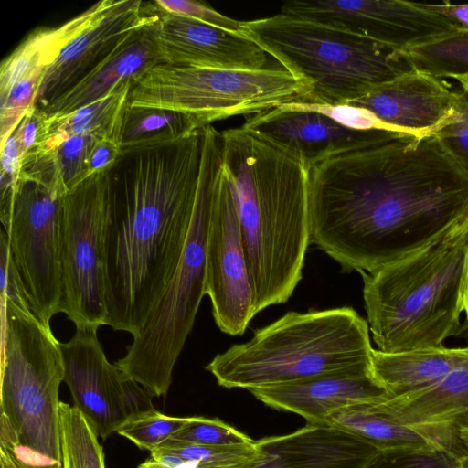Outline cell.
I'll list each match as a JSON object with an SVG mask.
<instances>
[{
  "label": "cell",
  "instance_id": "20",
  "mask_svg": "<svg viewBox=\"0 0 468 468\" xmlns=\"http://www.w3.org/2000/svg\"><path fill=\"white\" fill-rule=\"evenodd\" d=\"M250 392L263 404L292 412L310 424L324 425L334 412L360 402L388 398L371 367L258 388Z\"/></svg>",
  "mask_w": 468,
  "mask_h": 468
},
{
  "label": "cell",
  "instance_id": "12",
  "mask_svg": "<svg viewBox=\"0 0 468 468\" xmlns=\"http://www.w3.org/2000/svg\"><path fill=\"white\" fill-rule=\"evenodd\" d=\"M206 295L217 326L241 335L254 318L253 292L236 202L222 163L218 170L206 250Z\"/></svg>",
  "mask_w": 468,
  "mask_h": 468
},
{
  "label": "cell",
  "instance_id": "19",
  "mask_svg": "<svg viewBox=\"0 0 468 468\" xmlns=\"http://www.w3.org/2000/svg\"><path fill=\"white\" fill-rule=\"evenodd\" d=\"M241 126L293 152L310 165L339 151L408 135L350 129L295 102L253 114Z\"/></svg>",
  "mask_w": 468,
  "mask_h": 468
},
{
  "label": "cell",
  "instance_id": "39",
  "mask_svg": "<svg viewBox=\"0 0 468 468\" xmlns=\"http://www.w3.org/2000/svg\"><path fill=\"white\" fill-rule=\"evenodd\" d=\"M122 156L120 142L110 136L97 139L90 149L86 162V176L109 172Z\"/></svg>",
  "mask_w": 468,
  "mask_h": 468
},
{
  "label": "cell",
  "instance_id": "34",
  "mask_svg": "<svg viewBox=\"0 0 468 468\" xmlns=\"http://www.w3.org/2000/svg\"><path fill=\"white\" fill-rule=\"evenodd\" d=\"M467 455L452 448L380 452L369 468H463Z\"/></svg>",
  "mask_w": 468,
  "mask_h": 468
},
{
  "label": "cell",
  "instance_id": "24",
  "mask_svg": "<svg viewBox=\"0 0 468 468\" xmlns=\"http://www.w3.org/2000/svg\"><path fill=\"white\" fill-rule=\"evenodd\" d=\"M377 403L406 424L450 427L459 431L468 427V359L429 388Z\"/></svg>",
  "mask_w": 468,
  "mask_h": 468
},
{
  "label": "cell",
  "instance_id": "4",
  "mask_svg": "<svg viewBox=\"0 0 468 468\" xmlns=\"http://www.w3.org/2000/svg\"><path fill=\"white\" fill-rule=\"evenodd\" d=\"M467 250L468 216L419 251L360 273L367 322L378 350L437 347L454 336Z\"/></svg>",
  "mask_w": 468,
  "mask_h": 468
},
{
  "label": "cell",
  "instance_id": "37",
  "mask_svg": "<svg viewBox=\"0 0 468 468\" xmlns=\"http://www.w3.org/2000/svg\"><path fill=\"white\" fill-rule=\"evenodd\" d=\"M154 3L162 11L185 16L234 33L246 35L242 27V21L222 15L203 2L193 0H154Z\"/></svg>",
  "mask_w": 468,
  "mask_h": 468
},
{
  "label": "cell",
  "instance_id": "3",
  "mask_svg": "<svg viewBox=\"0 0 468 468\" xmlns=\"http://www.w3.org/2000/svg\"><path fill=\"white\" fill-rule=\"evenodd\" d=\"M253 292V312L286 303L311 243L310 164L242 126L221 132Z\"/></svg>",
  "mask_w": 468,
  "mask_h": 468
},
{
  "label": "cell",
  "instance_id": "41",
  "mask_svg": "<svg viewBox=\"0 0 468 468\" xmlns=\"http://www.w3.org/2000/svg\"><path fill=\"white\" fill-rule=\"evenodd\" d=\"M46 113L37 106L32 107L13 132L22 159L37 145Z\"/></svg>",
  "mask_w": 468,
  "mask_h": 468
},
{
  "label": "cell",
  "instance_id": "42",
  "mask_svg": "<svg viewBox=\"0 0 468 468\" xmlns=\"http://www.w3.org/2000/svg\"><path fill=\"white\" fill-rule=\"evenodd\" d=\"M421 5L450 19L459 28L468 29V4L452 5L449 2H445L441 5L421 4Z\"/></svg>",
  "mask_w": 468,
  "mask_h": 468
},
{
  "label": "cell",
  "instance_id": "18",
  "mask_svg": "<svg viewBox=\"0 0 468 468\" xmlns=\"http://www.w3.org/2000/svg\"><path fill=\"white\" fill-rule=\"evenodd\" d=\"M460 102V92L441 79L410 69L348 104L369 111L401 133L422 138L450 122Z\"/></svg>",
  "mask_w": 468,
  "mask_h": 468
},
{
  "label": "cell",
  "instance_id": "47",
  "mask_svg": "<svg viewBox=\"0 0 468 468\" xmlns=\"http://www.w3.org/2000/svg\"><path fill=\"white\" fill-rule=\"evenodd\" d=\"M459 437L468 452V427L459 430Z\"/></svg>",
  "mask_w": 468,
  "mask_h": 468
},
{
  "label": "cell",
  "instance_id": "26",
  "mask_svg": "<svg viewBox=\"0 0 468 468\" xmlns=\"http://www.w3.org/2000/svg\"><path fill=\"white\" fill-rule=\"evenodd\" d=\"M133 82H124L107 96L60 116L44 120L37 143L32 152H48L70 137L98 133L117 139L121 134L124 112Z\"/></svg>",
  "mask_w": 468,
  "mask_h": 468
},
{
  "label": "cell",
  "instance_id": "48",
  "mask_svg": "<svg viewBox=\"0 0 468 468\" xmlns=\"http://www.w3.org/2000/svg\"><path fill=\"white\" fill-rule=\"evenodd\" d=\"M455 80H457L460 82V84L462 85L463 90L468 91V76H466V77H459V78H456Z\"/></svg>",
  "mask_w": 468,
  "mask_h": 468
},
{
  "label": "cell",
  "instance_id": "7",
  "mask_svg": "<svg viewBox=\"0 0 468 468\" xmlns=\"http://www.w3.org/2000/svg\"><path fill=\"white\" fill-rule=\"evenodd\" d=\"M242 27L284 69L311 85L304 102L348 104L410 69L399 51L297 16L279 13Z\"/></svg>",
  "mask_w": 468,
  "mask_h": 468
},
{
  "label": "cell",
  "instance_id": "5",
  "mask_svg": "<svg viewBox=\"0 0 468 468\" xmlns=\"http://www.w3.org/2000/svg\"><path fill=\"white\" fill-rule=\"evenodd\" d=\"M367 322L352 307L289 312L207 366L226 388L275 386L371 367Z\"/></svg>",
  "mask_w": 468,
  "mask_h": 468
},
{
  "label": "cell",
  "instance_id": "29",
  "mask_svg": "<svg viewBox=\"0 0 468 468\" xmlns=\"http://www.w3.org/2000/svg\"><path fill=\"white\" fill-rule=\"evenodd\" d=\"M62 468H106L98 434L74 405L59 403Z\"/></svg>",
  "mask_w": 468,
  "mask_h": 468
},
{
  "label": "cell",
  "instance_id": "16",
  "mask_svg": "<svg viewBox=\"0 0 468 468\" xmlns=\"http://www.w3.org/2000/svg\"><path fill=\"white\" fill-rule=\"evenodd\" d=\"M158 16L154 2L112 0L99 16L66 44L46 70L36 106L43 109L104 60L132 33Z\"/></svg>",
  "mask_w": 468,
  "mask_h": 468
},
{
  "label": "cell",
  "instance_id": "6",
  "mask_svg": "<svg viewBox=\"0 0 468 468\" xmlns=\"http://www.w3.org/2000/svg\"><path fill=\"white\" fill-rule=\"evenodd\" d=\"M3 356L1 417L16 439L0 431V444L10 448L29 468H62L58 390L64 381L60 342L51 328L9 300H2Z\"/></svg>",
  "mask_w": 468,
  "mask_h": 468
},
{
  "label": "cell",
  "instance_id": "1",
  "mask_svg": "<svg viewBox=\"0 0 468 468\" xmlns=\"http://www.w3.org/2000/svg\"><path fill=\"white\" fill-rule=\"evenodd\" d=\"M311 242L346 271L373 272L468 216V177L431 135L346 149L310 165Z\"/></svg>",
  "mask_w": 468,
  "mask_h": 468
},
{
  "label": "cell",
  "instance_id": "15",
  "mask_svg": "<svg viewBox=\"0 0 468 468\" xmlns=\"http://www.w3.org/2000/svg\"><path fill=\"white\" fill-rule=\"evenodd\" d=\"M102 0L54 27L33 30L0 65V141L16 128L34 106L46 70L62 48L111 4Z\"/></svg>",
  "mask_w": 468,
  "mask_h": 468
},
{
  "label": "cell",
  "instance_id": "27",
  "mask_svg": "<svg viewBox=\"0 0 468 468\" xmlns=\"http://www.w3.org/2000/svg\"><path fill=\"white\" fill-rule=\"evenodd\" d=\"M203 127L197 117L188 113L127 105L121 134L122 154L176 142Z\"/></svg>",
  "mask_w": 468,
  "mask_h": 468
},
{
  "label": "cell",
  "instance_id": "36",
  "mask_svg": "<svg viewBox=\"0 0 468 468\" xmlns=\"http://www.w3.org/2000/svg\"><path fill=\"white\" fill-rule=\"evenodd\" d=\"M295 103L301 108L324 114L350 129L360 131L381 130L399 133L397 129L381 122L369 111L360 107L349 104H324L303 101Z\"/></svg>",
  "mask_w": 468,
  "mask_h": 468
},
{
  "label": "cell",
  "instance_id": "25",
  "mask_svg": "<svg viewBox=\"0 0 468 468\" xmlns=\"http://www.w3.org/2000/svg\"><path fill=\"white\" fill-rule=\"evenodd\" d=\"M467 359L463 347L441 346L396 353L373 349L371 371L388 398H397L434 385Z\"/></svg>",
  "mask_w": 468,
  "mask_h": 468
},
{
  "label": "cell",
  "instance_id": "17",
  "mask_svg": "<svg viewBox=\"0 0 468 468\" xmlns=\"http://www.w3.org/2000/svg\"><path fill=\"white\" fill-rule=\"evenodd\" d=\"M157 10L153 34L161 63L249 70L269 68L268 54L248 36Z\"/></svg>",
  "mask_w": 468,
  "mask_h": 468
},
{
  "label": "cell",
  "instance_id": "44",
  "mask_svg": "<svg viewBox=\"0 0 468 468\" xmlns=\"http://www.w3.org/2000/svg\"><path fill=\"white\" fill-rule=\"evenodd\" d=\"M0 468H29L5 445L0 444Z\"/></svg>",
  "mask_w": 468,
  "mask_h": 468
},
{
  "label": "cell",
  "instance_id": "45",
  "mask_svg": "<svg viewBox=\"0 0 468 468\" xmlns=\"http://www.w3.org/2000/svg\"><path fill=\"white\" fill-rule=\"evenodd\" d=\"M462 309L468 322V250L466 252L462 281Z\"/></svg>",
  "mask_w": 468,
  "mask_h": 468
},
{
  "label": "cell",
  "instance_id": "38",
  "mask_svg": "<svg viewBox=\"0 0 468 468\" xmlns=\"http://www.w3.org/2000/svg\"><path fill=\"white\" fill-rule=\"evenodd\" d=\"M1 299L9 300L23 312L32 314L16 269L12 261L7 241L1 230Z\"/></svg>",
  "mask_w": 468,
  "mask_h": 468
},
{
  "label": "cell",
  "instance_id": "13",
  "mask_svg": "<svg viewBox=\"0 0 468 468\" xmlns=\"http://www.w3.org/2000/svg\"><path fill=\"white\" fill-rule=\"evenodd\" d=\"M60 349L64 382L99 437L106 439L130 417L154 408L153 396L108 361L97 330L76 329Z\"/></svg>",
  "mask_w": 468,
  "mask_h": 468
},
{
  "label": "cell",
  "instance_id": "46",
  "mask_svg": "<svg viewBox=\"0 0 468 468\" xmlns=\"http://www.w3.org/2000/svg\"><path fill=\"white\" fill-rule=\"evenodd\" d=\"M454 336L466 342V346H468V322L463 321V323H461Z\"/></svg>",
  "mask_w": 468,
  "mask_h": 468
},
{
  "label": "cell",
  "instance_id": "10",
  "mask_svg": "<svg viewBox=\"0 0 468 468\" xmlns=\"http://www.w3.org/2000/svg\"><path fill=\"white\" fill-rule=\"evenodd\" d=\"M67 191L27 178L0 198L2 231L33 315L46 327L60 313V230Z\"/></svg>",
  "mask_w": 468,
  "mask_h": 468
},
{
  "label": "cell",
  "instance_id": "11",
  "mask_svg": "<svg viewBox=\"0 0 468 468\" xmlns=\"http://www.w3.org/2000/svg\"><path fill=\"white\" fill-rule=\"evenodd\" d=\"M110 171L92 175L63 198L60 313L76 329L108 325L106 222Z\"/></svg>",
  "mask_w": 468,
  "mask_h": 468
},
{
  "label": "cell",
  "instance_id": "14",
  "mask_svg": "<svg viewBox=\"0 0 468 468\" xmlns=\"http://www.w3.org/2000/svg\"><path fill=\"white\" fill-rule=\"evenodd\" d=\"M280 13L356 35L396 51L459 28L420 3L399 0L290 1L282 5Z\"/></svg>",
  "mask_w": 468,
  "mask_h": 468
},
{
  "label": "cell",
  "instance_id": "22",
  "mask_svg": "<svg viewBox=\"0 0 468 468\" xmlns=\"http://www.w3.org/2000/svg\"><path fill=\"white\" fill-rule=\"evenodd\" d=\"M157 19L132 33L104 60L41 110L48 116L64 115L107 96L124 82L134 84L161 63L153 34Z\"/></svg>",
  "mask_w": 468,
  "mask_h": 468
},
{
  "label": "cell",
  "instance_id": "35",
  "mask_svg": "<svg viewBox=\"0 0 468 468\" xmlns=\"http://www.w3.org/2000/svg\"><path fill=\"white\" fill-rule=\"evenodd\" d=\"M460 92V107L456 116L433 136L441 148L468 177V91Z\"/></svg>",
  "mask_w": 468,
  "mask_h": 468
},
{
  "label": "cell",
  "instance_id": "21",
  "mask_svg": "<svg viewBox=\"0 0 468 468\" xmlns=\"http://www.w3.org/2000/svg\"><path fill=\"white\" fill-rule=\"evenodd\" d=\"M255 468H369L380 452L329 425L308 423L292 433L261 439Z\"/></svg>",
  "mask_w": 468,
  "mask_h": 468
},
{
  "label": "cell",
  "instance_id": "32",
  "mask_svg": "<svg viewBox=\"0 0 468 468\" xmlns=\"http://www.w3.org/2000/svg\"><path fill=\"white\" fill-rule=\"evenodd\" d=\"M103 137L98 133H87L69 138L51 154L59 181L67 190L73 189L87 178L86 162L94 142Z\"/></svg>",
  "mask_w": 468,
  "mask_h": 468
},
{
  "label": "cell",
  "instance_id": "40",
  "mask_svg": "<svg viewBox=\"0 0 468 468\" xmlns=\"http://www.w3.org/2000/svg\"><path fill=\"white\" fill-rule=\"evenodd\" d=\"M0 185L1 198L7 197L20 178L21 158L13 133L1 142Z\"/></svg>",
  "mask_w": 468,
  "mask_h": 468
},
{
  "label": "cell",
  "instance_id": "28",
  "mask_svg": "<svg viewBox=\"0 0 468 468\" xmlns=\"http://www.w3.org/2000/svg\"><path fill=\"white\" fill-rule=\"evenodd\" d=\"M399 55L411 69L438 79L468 76V29L458 28L425 43L401 51Z\"/></svg>",
  "mask_w": 468,
  "mask_h": 468
},
{
  "label": "cell",
  "instance_id": "2",
  "mask_svg": "<svg viewBox=\"0 0 468 468\" xmlns=\"http://www.w3.org/2000/svg\"><path fill=\"white\" fill-rule=\"evenodd\" d=\"M203 128L122 154L110 171L106 222L108 325L133 336L174 276L199 182Z\"/></svg>",
  "mask_w": 468,
  "mask_h": 468
},
{
  "label": "cell",
  "instance_id": "50",
  "mask_svg": "<svg viewBox=\"0 0 468 468\" xmlns=\"http://www.w3.org/2000/svg\"><path fill=\"white\" fill-rule=\"evenodd\" d=\"M463 349L468 353V346H464Z\"/></svg>",
  "mask_w": 468,
  "mask_h": 468
},
{
  "label": "cell",
  "instance_id": "8",
  "mask_svg": "<svg viewBox=\"0 0 468 468\" xmlns=\"http://www.w3.org/2000/svg\"><path fill=\"white\" fill-rule=\"evenodd\" d=\"M222 163L219 140L203 141L193 218L176 272L115 364L153 397L166 395L177 358L206 295V250L215 180Z\"/></svg>",
  "mask_w": 468,
  "mask_h": 468
},
{
  "label": "cell",
  "instance_id": "30",
  "mask_svg": "<svg viewBox=\"0 0 468 468\" xmlns=\"http://www.w3.org/2000/svg\"><path fill=\"white\" fill-rule=\"evenodd\" d=\"M153 452L178 456L186 461V468H255L264 457L257 441L206 446L169 439Z\"/></svg>",
  "mask_w": 468,
  "mask_h": 468
},
{
  "label": "cell",
  "instance_id": "33",
  "mask_svg": "<svg viewBox=\"0 0 468 468\" xmlns=\"http://www.w3.org/2000/svg\"><path fill=\"white\" fill-rule=\"evenodd\" d=\"M170 440L206 445L224 446L253 441L247 434L218 418L189 417L188 421Z\"/></svg>",
  "mask_w": 468,
  "mask_h": 468
},
{
  "label": "cell",
  "instance_id": "43",
  "mask_svg": "<svg viewBox=\"0 0 468 468\" xmlns=\"http://www.w3.org/2000/svg\"><path fill=\"white\" fill-rule=\"evenodd\" d=\"M184 463L185 460L178 456L152 452L150 458L137 468H184Z\"/></svg>",
  "mask_w": 468,
  "mask_h": 468
},
{
  "label": "cell",
  "instance_id": "23",
  "mask_svg": "<svg viewBox=\"0 0 468 468\" xmlns=\"http://www.w3.org/2000/svg\"><path fill=\"white\" fill-rule=\"evenodd\" d=\"M378 401L345 407L331 414L325 425L348 432L380 452L437 448L466 450L457 430L406 424L384 411Z\"/></svg>",
  "mask_w": 468,
  "mask_h": 468
},
{
  "label": "cell",
  "instance_id": "31",
  "mask_svg": "<svg viewBox=\"0 0 468 468\" xmlns=\"http://www.w3.org/2000/svg\"><path fill=\"white\" fill-rule=\"evenodd\" d=\"M189 420L163 414L154 407L127 419L116 431L138 448L153 452L168 441Z\"/></svg>",
  "mask_w": 468,
  "mask_h": 468
},
{
  "label": "cell",
  "instance_id": "9",
  "mask_svg": "<svg viewBox=\"0 0 468 468\" xmlns=\"http://www.w3.org/2000/svg\"><path fill=\"white\" fill-rule=\"evenodd\" d=\"M311 90L283 68L249 70L159 63L133 85L127 105L188 113L207 126L234 115L304 102Z\"/></svg>",
  "mask_w": 468,
  "mask_h": 468
},
{
  "label": "cell",
  "instance_id": "49",
  "mask_svg": "<svg viewBox=\"0 0 468 468\" xmlns=\"http://www.w3.org/2000/svg\"><path fill=\"white\" fill-rule=\"evenodd\" d=\"M463 468H468V455L463 459Z\"/></svg>",
  "mask_w": 468,
  "mask_h": 468
}]
</instances>
